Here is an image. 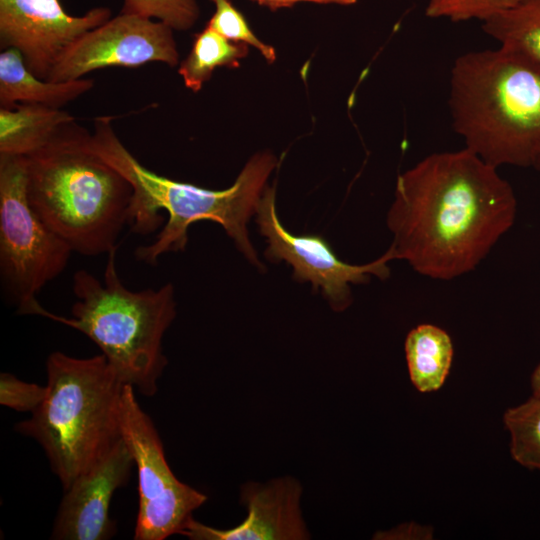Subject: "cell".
Returning <instances> with one entry per match:
<instances>
[{
	"mask_svg": "<svg viewBox=\"0 0 540 540\" xmlns=\"http://www.w3.org/2000/svg\"><path fill=\"white\" fill-rule=\"evenodd\" d=\"M497 169L464 147L399 174L387 214L395 259L435 280L473 271L517 215L514 190Z\"/></svg>",
	"mask_w": 540,
	"mask_h": 540,
	"instance_id": "cell-1",
	"label": "cell"
},
{
	"mask_svg": "<svg viewBox=\"0 0 540 540\" xmlns=\"http://www.w3.org/2000/svg\"><path fill=\"white\" fill-rule=\"evenodd\" d=\"M113 119L112 116L94 119L91 143L133 187L130 230L141 235L153 233L163 223L161 210L168 214L155 240L136 249L139 261L155 265L165 253L183 250L190 225L210 220L222 225L250 262L262 267L249 241L247 223L257 212L267 178L277 165L275 156L269 152L254 155L232 186L210 190L167 178L143 166L120 141L112 126Z\"/></svg>",
	"mask_w": 540,
	"mask_h": 540,
	"instance_id": "cell-2",
	"label": "cell"
},
{
	"mask_svg": "<svg viewBox=\"0 0 540 540\" xmlns=\"http://www.w3.org/2000/svg\"><path fill=\"white\" fill-rule=\"evenodd\" d=\"M27 197L41 220L84 256L108 254L128 225L133 187L76 120L26 157Z\"/></svg>",
	"mask_w": 540,
	"mask_h": 540,
	"instance_id": "cell-3",
	"label": "cell"
},
{
	"mask_svg": "<svg viewBox=\"0 0 540 540\" xmlns=\"http://www.w3.org/2000/svg\"><path fill=\"white\" fill-rule=\"evenodd\" d=\"M448 105L465 148L488 164L533 167L540 154V65L499 46L454 61Z\"/></svg>",
	"mask_w": 540,
	"mask_h": 540,
	"instance_id": "cell-4",
	"label": "cell"
},
{
	"mask_svg": "<svg viewBox=\"0 0 540 540\" xmlns=\"http://www.w3.org/2000/svg\"><path fill=\"white\" fill-rule=\"evenodd\" d=\"M46 368L45 399L15 429L41 445L65 491L123 438L124 384L103 354L75 358L56 351Z\"/></svg>",
	"mask_w": 540,
	"mask_h": 540,
	"instance_id": "cell-5",
	"label": "cell"
},
{
	"mask_svg": "<svg viewBox=\"0 0 540 540\" xmlns=\"http://www.w3.org/2000/svg\"><path fill=\"white\" fill-rule=\"evenodd\" d=\"M116 251L108 253L103 282L84 269L74 273L71 318L40 303L29 314L82 332L100 348L124 385L152 396L167 364L162 338L176 315L174 287L168 283L158 289L129 290L118 275Z\"/></svg>",
	"mask_w": 540,
	"mask_h": 540,
	"instance_id": "cell-6",
	"label": "cell"
},
{
	"mask_svg": "<svg viewBox=\"0 0 540 540\" xmlns=\"http://www.w3.org/2000/svg\"><path fill=\"white\" fill-rule=\"evenodd\" d=\"M72 253L29 203L26 157L0 154V273L20 314H29Z\"/></svg>",
	"mask_w": 540,
	"mask_h": 540,
	"instance_id": "cell-7",
	"label": "cell"
},
{
	"mask_svg": "<svg viewBox=\"0 0 540 540\" xmlns=\"http://www.w3.org/2000/svg\"><path fill=\"white\" fill-rule=\"evenodd\" d=\"M121 426L138 473L139 509L134 539L164 540L182 534L192 512L207 496L175 477L158 432L137 402L131 385H124L122 392Z\"/></svg>",
	"mask_w": 540,
	"mask_h": 540,
	"instance_id": "cell-8",
	"label": "cell"
},
{
	"mask_svg": "<svg viewBox=\"0 0 540 540\" xmlns=\"http://www.w3.org/2000/svg\"><path fill=\"white\" fill-rule=\"evenodd\" d=\"M256 214L260 233L268 243L266 257L277 262L285 260L292 265L295 279L310 281L315 289L321 287L336 311L351 304L350 284L366 283L371 275L386 279L390 274L388 263L395 260L390 247L373 262L351 265L340 260L322 237L288 232L279 221L272 187H265Z\"/></svg>",
	"mask_w": 540,
	"mask_h": 540,
	"instance_id": "cell-9",
	"label": "cell"
},
{
	"mask_svg": "<svg viewBox=\"0 0 540 540\" xmlns=\"http://www.w3.org/2000/svg\"><path fill=\"white\" fill-rule=\"evenodd\" d=\"M167 24L120 13L78 38L61 56L47 81L83 78L107 67L135 68L150 62L170 67L179 63V53Z\"/></svg>",
	"mask_w": 540,
	"mask_h": 540,
	"instance_id": "cell-10",
	"label": "cell"
},
{
	"mask_svg": "<svg viewBox=\"0 0 540 540\" xmlns=\"http://www.w3.org/2000/svg\"><path fill=\"white\" fill-rule=\"evenodd\" d=\"M111 14L107 7H94L72 16L60 0H0V47L18 50L28 70L47 80L65 51Z\"/></svg>",
	"mask_w": 540,
	"mask_h": 540,
	"instance_id": "cell-11",
	"label": "cell"
},
{
	"mask_svg": "<svg viewBox=\"0 0 540 540\" xmlns=\"http://www.w3.org/2000/svg\"><path fill=\"white\" fill-rule=\"evenodd\" d=\"M133 455L122 438L88 472L65 490L51 534L56 540H106L116 532L109 506L116 489L126 484Z\"/></svg>",
	"mask_w": 540,
	"mask_h": 540,
	"instance_id": "cell-12",
	"label": "cell"
},
{
	"mask_svg": "<svg viewBox=\"0 0 540 540\" xmlns=\"http://www.w3.org/2000/svg\"><path fill=\"white\" fill-rule=\"evenodd\" d=\"M301 493L300 483L292 477L266 484L248 482L241 489V502L248 511L241 524L220 530L192 517L182 535L193 540L308 539L310 534L300 508Z\"/></svg>",
	"mask_w": 540,
	"mask_h": 540,
	"instance_id": "cell-13",
	"label": "cell"
},
{
	"mask_svg": "<svg viewBox=\"0 0 540 540\" xmlns=\"http://www.w3.org/2000/svg\"><path fill=\"white\" fill-rule=\"evenodd\" d=\"M93 87L91 78L62 82L38 78L28 70L18 50L8 48L0 53V108L11 109L18 104L61 108Z\"/></svg>",
	"mask_w": 540,
	"mask_h": 540,
	"instance_id": "cell-14",
	"label": "cell"
},
{
	"mask_svg": "<svg viewBox=\"0 0 540 540\" xmlns=\"http://www.w3.org/2000/svg\"><path fill=\"white\" fill-rule=\"evenodd\" d=\"M75 117L61 108L18 104L0 108V154L28 157L46 146Z\"/></svg>",
	"mask_w": 540,
	"mask_h": 540,
	"instance_id": "cell-15",
	"label": "cell"
},
{
	"mask_svg": "<svg viewBox=\"0 0 540 540\" xmlns=\"http://www.w3.org/2000/svg\"><path fill=\"white\" fill-rule=\"evenodd\" d=\"M410 379L420 392H433L444 384L453 358V344L443 329L432 324L413 328L405 340Z\"/></svg>",
	"mask_w": 540,
	"mask_h": 540,
	"instance_id": "cell-16",
	"label": "cell"
},
{
	"mask_svg": "<svg viewBox=\"0 0 540 540\" xmlns=\"http://www.w3.org/2000/svg\"><path fill=\"white\" fill-rule=\"evenodd\" d=\"M248 51L247 44L230 41L206 26L195 35L192 48L180 63L178 73L188 89L198 92L217 68L239 67Z\"/></svg>",
	"mask_w": 540,
	"mask_h": 540,
	"instance_id": "cell-17",
	"label": "cell"
},
{
	"mask_svg": "<svg viewBox=\"0 0 540 540\" xmlns=\"http://www.w3.org/2000/svg\"><path fill=\"white\" fill-rule=\"evenodd\" d=\"M499 46L540 65V0H517L511 8L482 23Z\"/></svg>",
	"mask_w": 540,
	"mask_h": 540,
	"instance_id": "cell-18",
	"label": "cell"
},
{
	"mask_svg": "<svg viewBox=\"0 0 540 540\" xmlns=\"http://www.w3.org/2000/svg\"><path fill=\"white\" fill-rule=\"evenodd\" d=\"M503 421L511 437L512 458L528 469L540 470V395L509 408Z\"/></svg>",
	"mask_w": 540,
	"mask_h": 540,
	"instance_id": "cell-19",
	"label": "cell"
},
{
	"mask_svg": "<svg viewBox=\"0 0 540 540\" xmlns=\"http://www.w3.org/2000/svg\"><path fill=\"white\" fill-rule=\"evenodd\" d=\"M161 21L173 30L193 27L200 15L196 0H123L121 12Z\"/></svg>",
	"mask_w": 540,
	"mask_h": 540,
	"instance_id": "cell-20",
	"label": "cell"
},
{
	"mask_svg": "<svg viewBox=\"0 0 540 540\" xmlns=\"http://www.w3.org/2000/svg\"><path fill=\"white\" fill-rule=\"evenodd\" d=\"M215 4V12L207 22V27L226 39L244 43L256 48L267 62L276 60L275 49L262 42L250 29L242 13L234 7L231 0H210Z\"/></svg>",
	"mask_w": 540,
	"mask_h": 540,
	"instance_id": "cell-21",
	"label": "cell"
},
{
	"mask_svg": "<svg viewBox=\"0 0 540 540\" xmlns=\"http://www.w3.org/2000/svg\"><path fill=\"white\" fill-rule=\"evenodd\" d=\"M517 0H428L425 16L451 22L479 20L482 23L511 8Z\"/></svg>",
	"mask_w": 540,
	"mask_h": 540,
	"instance_id": "cell-22",
	"label": "cell"
},
{
	"mask_svg": "<svg viewBox=\"0 0 540 540\" xmlns=\"http://www.w3.org/2000/svg\"><path fill=\"white\" fill-rule=\"evenodd\" d=\"M47 395V386L27 383L13 374L0 375V403L16 411L31 413L43 402Z\"/></svg>",
	"mask_w": 540,
	"mask_h": 540,
	"instance_id": "cell-23",
	"label": "cell"
},
{
	"mask_svg": "<svg viewBox=\"0 0 540 540\" xmlns=\"http://www.w3.org/2000/svg\"><path fill=\"white\" fill-rule=\"evenodd\" d=\"M257 4L267 7L272 11L281 8L292 7L300 2H311L317 4H335L340 6H351L357 3V0H252Z\"/></svg>",
	"mask_w": 540,
	"mask_h": 540,
	"instance_id": "cell-24",
	"label": "cell"
},
{
	"mask_svg": "<svg viewBox=\"0 0 540 540\" xmlns=\"http://www.w3.org/2000/svg\"><path fill=\"white\" fill-rule=\"evenodd\" d=\"M533 394L540 395V364L534 370L531 377Z\"/></svg>",
	"mask_w": 540,
	"mask_h": 540,
	"instance_id": "cell-25",
	"label": "cell"
},
{
	"mask_svg": "<svg viewBox=\"0 0 540 540\" xmlns=\"http://www.w3.org/2000/svg\"><path fill=\"white\" fill-rule=\"evenodd\" d=\"M533 168L536 169L538 171V173L540 174V154L537 157V159L535 160V162L533 164Z\"/></svg>",
	"mask_w": 540,
	"mask_h": 540,
	"instance_id": "cell-26",
	"label": "cell"
}]
</instances>
